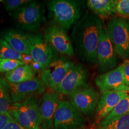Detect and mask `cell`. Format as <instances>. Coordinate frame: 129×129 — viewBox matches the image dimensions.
Masks as SVG:
<instances>
[{
	"label": "cell",
	"mask_w": 129,
	"mask_h": 129,
	"mask_svg": "<svg viewBox=\"0 0 129 129\" xmlns=\"http://www.w3.org/2000/svg\"><path fill=\"white\" fill-rule=\"evenodd\" d=\"M19 107L28 116L35 128L40 129L42 120L40 108L35 97L29 98L23 102L17 103Z\"/></svg>",
	"instance_id": "cell-18"
},
{
	"label": "cell",
	"mask_w": 129,
	"mask_h": 129,
	"mask_svg": "<svg viewBox=\"0 0 129 129\" xmlns=\"http://www.w3.org/2000/svg\"><path fill=\"white\" fill-rule=\"evenodd\" d=\"M77 129H83V128H77Z\"/></svg>",
	"instance_id": "cell-34"
},
{
	"label": "cell",
	"mask_w": 129,
	"mask_h": 129,
	"mask_svg": "<svg viewBox=\"0 0 129 129\" xmlns=\"http://www.w3.org/2000/svg\"><path fill=\"white\" fill-rule=\"evenodd\" d=\"M59 98L57 93L46 91L44 93L40 106L42 129H51L53 127L54 115L60 101Z\"/></svg>",
	"instance_id": "cell-16"
},
{
	"label": "cell",
	"mask_w": 129,
	"mask_h": 129,
	"mask_svg": "<svg viewBox=\"0 0 129 129\" xmlns=\"http://www.w3.org/2000/svg\"><path fill=\"white\" fill-rule=\"evenodd\" d=\"M128 93L124 91H106L102 93L97 106V122H101L117 105L121 99L125 98Z\"/></svg>",
	"instance_id": "cell-14"
},
{
	"label": "cell",
	"mask_w": 129,
	"mask_h": 129,
	"mask_svg": "<svg viewBox=\"0 0 129 129\" xmlns=\"http://www.w3.org/2000/svg\"><path fill=\"white\" fill-rule=\"evenodd\" d=\"M105 28L117 55L129 60V19L114 16Z\"/></svg>",
	"instance_id": "cell-4"
},
{
	"label": "cell",
	"mask_w": 129,
	"mask_h": 129,
	"mask_svg": "<svg viewBox=\"0 0 129 129\" xmlns=\"http://www.w3.org/2000/svg\"><path fill=\"white\" fill-rule=\"evenodd\" d=\"M43 37L53 50L61 56L71 57L75 54L71 37L64 29L51 22L44 29Z\"/></svg>",
	"instance_id": "cell-6"
},
{
	"label": "cell",
	"mask_w": 129,
	"mask_h": 129,
	"mask_svg": "<svg viewBox=\"0 0 129 129\" xmlns=\"http://www.w3.org/2000/svg\"><path fill=\"white\" fill-rule=\"evenodd\" d=\"M31 1L28 0H6L3 1L2 3L5 9L9 12H12L16 10L29 3Z\"/></svg>",
	"instance_id": "cell-27"
},
{
	"label": "cell",
	"mask_w": 129,
	"mask_h": 129,
	"mask_svg": "<svg viewBox=\"0 0 129 129\" xmlns=\"http://www.w3.org/2000/svg\"><path fill=\"white\" fill-rule=\"evenodd\" d=\"M117 55L105 26H104L102 30L97 48V63L100 71L105 73L115 68L118 64Z\"/></svg>",
	"instance_id": "cell-8"
},
{
	"label": "cell",
	"mask_w": 129,
	"mask_h": 129,
	"mask_svg": "<svg viewBox=\"0 0 129 129\" xmlns=\"http://www.w3.org/2000/svg\"><path fill=\"white\" fill-rule=\"evenodd\" d=\"M98 129H129V113L106 124L100 125Z\"/></svg>",
	"instance_id": "cell-24"
},
{
	"label": "cell",
	"mask_w": 129,
	"mask_h": 129,
	"mask_svg": "<svg viewBox=\"0 0 129 129\" xmlns=\"http://www.w3.org/2000/svg\"><path fill=\"white\" fill-rule=\"evenodd\" d=\"M0 59L22 61V54L17 52L7 41L0 37Z\"/></svg>",
	"instance_id": "cell-23"
},
{
	"label": "cell",
	"mask_w": 129,
	"mask_h": 129,
	"mask_svg": "<svg viewBox=\"0 0 129 129\" xmlns=\"http://www.w3.org/2000/svg\"><path fill=\"white\" fill-rule=\"evenodd\" d=\"M122 66V69H123L125 84L129 87V60H125L124 61Z\"/></svg>",
	"instance_id": "cell-29"
},
{
	"label": "cell",
	"mask_w": 129,
	"mask_h": 129,
	"mask_svg": "<svg viewBox=\"0 0 129 129\" xmlns=\"http://www.w3.org/2000/svg\"><path fill=\"white\" fill-rule=\"evenodd\" d=\"M46 85L40 79L34 78L19 84L9 83V89L13 103H21L32 97L41 94Z\"/></svg>",
	"instance_id": "cell-11"
},
{
	"label": "cell",
	"mask_w": 129,
	"mask_h": 129,
	"mask_svg": "<svg viewBox=\"0 0 129 129\" xmlns=\"http://www.w3.org/2000/svg\"><path fill=\"white\" fill-rule=\"evenodd\" d=\"M4 129H25L13 120H11Z\"/></svg>",
	"instance_id": "cell-31"
},
{
	"label": "cell",
	"mask_w": 129,
	"mask_h": 129,
	"mask_svg": "<svg viewBox=\"0 0 129 129\" xmlns=\"http://www.w3.org/2000/svg\"><path fill=\"white\" fill-rule=\"evenodd\" d=\"M13 118L9 113L0 114V129H4Z\"/></svg>",
	"instance_id": "cell-28"
},
{
	"label": "cell",
	"mask_w": 129,
	"mask_h": 129,
	"mask_svg": "<svg viewBox=\"0 0 129 129\" xmlns=\"http://www.w3.org/2000/svg\"><path fill=\"white\" fill-rule=\"evenodd\" d=\"M85 120L80 113L68 101H59L54 117L55 129H77L84 125Z\"/></svg>",
	"instance_id": "cell-7"
},
{
	"label": "cell",
	"mask_w": 129,
	"mask_h": 129,
	"mask_svg": "<svg viewBox=\"0 0 129 129\" xmlns=\"http://www.w3.org/2000/svg\"><path fill=\"white\" fill-rule=\"evenodd\" d=\"M30 51L33 61L46 68L55 57V51L40 33L30 34Z\"/></svg>",
	"instance_id": "cell-13"
},
{
	"label": "cell",
	"mask_w": 129,
	"mask_h": 129,
	"mask_svg": "<svg viewBox=\"0 0 129 129\" xmlns=\"http://www.w3.org/2000/svg\"><path fill=\"white\" fill-rule=\"evenodd\" d=\"M17 29L25 32H36L46 22L44 10L41 3L31 1L10 13Z\"/></svg>",
	"instance_id": "cell-3"
},
{
	"label": "cell",
	"mask_w": 129,
	"mask_h": 129,
	"mask_svg": "<svg viewBox=\"0 0 129 129\" xmlns=\"http://www.w3.org/2000/svg\"><path fill=\"white\" fill-rule=\"evenodd\" d=\"M104 26L101 17L86 11L72 28L71 38L74 51L82 62L97 63V48Z\"/></svg>",
	"instance_id": "cell-1"
},
{
	"label": "cell",
	"mask_w": 129,
	"mask_h": 129,
	"mask_svg": "<svg viewBox=\"0 0 129 129\" xmlns=\"http://www.w3.org/2000/svg\"><path fill=\"white\" fill-rule=\"evenodd\" d=\"M29 65L31 67L32 70L34 71V72L35 73L38 72V73L40 74L45 68L43 67V65H41V64L35 62H33L31 64H29Z\"/></svg>",
	"instance_id": "cell-30"
},
{
	"label": "cell",
	"mask_w": 129,
	"mask_h": 129,
	"mask_svg": "<svg viewBox=\"0 0 129 129\" xmlns=\"http://www.w3.org/2000/svg\"><path fill=\"white\" fill-rule=\"evenodd\" d=\"M115 10L118 17L129 19V0H116Z\"/></svg>",
	"instance_id": "cell-26"
},
{
	"label": "cell",
	"mask_w": 129,
	"mask_h": 129,
	"mask_svg": "<svg viewBox=\"0 0 129 129\" xmlns=\"http://www.w3.org/2000/svg\"><path fill=\"white\" fill-rule=\"evenodd\" d=\"M74 65V62L66 56L55 57L40 73L41 80L46 87L56 91Z\"/></svg>",
	"instance_id": "cell-5"
},
{
	"label": "cell",
	"mask_w": 129,
	"mask_h": 129,
	"mask_svg": "<svg viewBox=\"0 0 129 129\" xmlns=\"http://www.w3.org/2000/svg\"><path fill=\"white\" fill-rule=\"evenodd\" d=\"M129 113V93L125 98L121 99L115 108L100 123V125H105L115 119Z\"/></svg>",
	"instance_id": "cell-21"
},
{
	"label": "cell",
	"mask_w": 129,
	"mask_h": 129,
	"mask_svg": "<svg viewBox=\"0 0 129 129\" xmlns=\"http://www.w3.org/2000/svg\"><path fill=\"white\" fill-rule=\"evenodd\" d=\"M87 69L80 64H74L56 88L57 93L70 96L86 84L88 78Z\"/></svg>",
	"instance_id": "cell-12"
},
{
	"label": "cell",
	"mask_w": 129,
	"mask_h": 129,
	"mask_svg": "<svg viewBox=\"0 0 129 129\" xmlns=\"http://www.w3.org/2000/svg\"><path fill=\"white\" fill-rule=\"evenodd\" d=\"M0 37L22 55L30 54L29 34L17 29H7L1 32Z\"/></svg>",
	"instance_id": "cell-15"
},
{
	"label": "cell",
	"mask_w": 129,
	"mask_h": 129,
	"mask_svg": "<svg viewBox=\"0 0 129 129\" xmlns=\"http://www.w3.org/2000/svg\"><path fill=\"white\" fill-rule=\"evenodd\" d=\"M35 73L29 64H24L5 74L6 80L10 84H19L35 78Z\"/></svg>",
	"instance_id": "cell-19"
},
{
	"label": "cell",
	"mask_w": 129,
	"mask_h": 129,
	"mask_svg": "<svg viewBox=\"0 0 129 129\" xmlns=\"http://www.w3.org/2000/svg\"><path fill=\"white\" fill-rule=\"evenodd\" d=\"M71 104L81 114L91 115L94 112L99 94L93 87L85 84L70 96Z\"/></svg>",
	"instance_id": "cell-9"
},
{
	"label": "cell",
	"mask_w": 129,
	"mask_h": 129,
	"mask_svg": "<svg viewBox=\"0 0 129 129\" xmlns=\"http://www.w3.org/2000/svg\"><path fill=\"white\" fill-rule=\"evenodd\" d=\"M86 3L79 0H50L47 2L49 18L52 23L67 31L84 14Z\"/></svg>",
	"instance_id": "cell-2"
},
{
	"label": "cell",
	"mask_w": 129,
	"mask_h": 129,
	"mask_svg": "<svg viewBox=\"0 0 129 129\" xmlns=\"http://www.w3.org/2000/svg\"><path fill=\"white\" fill-rule=\"evenodd\" d=\"M13 104L9 89V83L0 78V114L9 113Z\"/></svg>",
	"instance_id": "cell-20"
},
{
	"label": "cell",
	"mask_w": 129,
	"mask_h": 129,
	"mask_svg": "<svg viewBox=\"0 0 129 129\" xmlns=\"http://www.w3.org/2000/svg\"><path fill=\"white\" fill-rule=\"evenodd\" d=\"M3 1H1V0H0V2H2Z\"/></svg>",
	"instance_id": "cell-33"
},
{
	"label": "cell",
	"mask_w": 129,
	"mask_h": 129,
	"mask_svg": "<svg viewBox=\"0 0 129 129\" xmlns=\"http://www.w3.org/2000/svg\"><path fill=\"white\" fill-rule=\"evenodd\" d=\"M22 61L25 64H30L34 62L30 54H22Z\"/></svg>",
	"instance_id": "cell-32"
},
{
	"label": "cell",
	"mask_w": 129,
	"mask_h": 129,
	"mask_svg": "<svg viewBox=\"0 0 129 129\" xmlns=\"http://www.w3.org/2000/svg\"><path fill=\"white\" fill-rule=\"evenodd\" d=\"M86 5L90 11L101 18L116 15V0H88Z\"/></svg>",
	"instance_id": "cell-17"
},
{
	"label": "cell",
	"mask_w": 129,
	"mask_h": 129,
	"mask_svg": "<svg viewBox=\"0 0 129 129\" xmlns=\"http://www.w3.org/2000/svg\"><path fill=\"white\" fill-rule=\"evenodd\" d=\"M95 84L102 93L111 91L129 93V87L125 84L122 64L97 77Z\"/></svg>",
	"instance_id": "cell-10"
},
{
	"label": "cell",
	"mask_w": 129,
	"mask_h": 129,
	"mask_svg": "<svg viewBox=\"0 0 129 129\" xmlns=\"http://www.w3.org/2000/svg\"><path fill=\"white\" fill-rule=\"evenodd\" d=\"M24 64L25 63L21 60L0 59V72L7 73Z\"/></svg>",
	"instance_id": "cell-25"
},
{
	"label": "cell",
	"mask_w": 129,
	"mask_h": 129,
	"mask_svg": "<svg viewBox=\"0 0 129 129\" xmlns=\"http://www.w3.org/2000/svg\"><path fill=\"white\" fill-rule=\"evenodd\" d=\"M9 114L13 120L25 129H37L30 121L26 113L19 107L17 103H14Z\"/></svg>",
	"instance_id": "cell-22"
}]
</instances>
